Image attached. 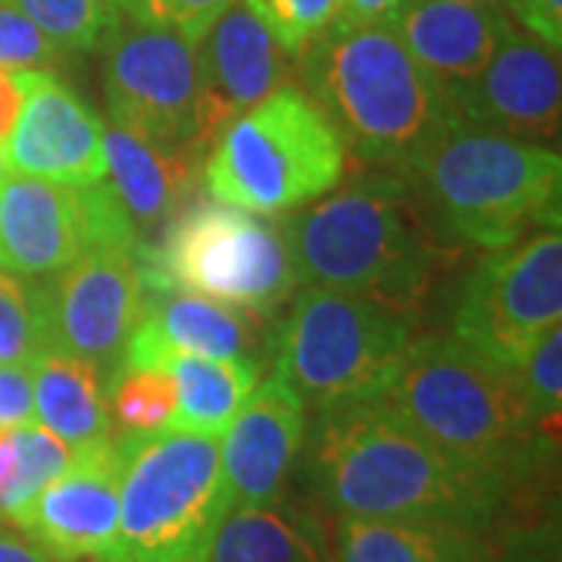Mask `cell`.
Here are the masks:
<instances>
[{
  "label": "cell",
  "mask_w": 562,
  "mask_h": 562,
  "mask_svg": "<svg viewBox=\"0 0 562 562\" xmlns=\"http://www.w3.org/2000/svg\"><path fill=\"white\" fill-rule=\"evenodd\" d=\"M35 422L32 401V372L29 366H3L0 362V431Z\"/></svg>",
  "instance_id": "obj_34"
},
{
  "label": "cell",
  "mask_w": 562,
  "mask_h": 562,
  "mask_svg": "<svg viewBox=\"0 0 562 562\" xmlns=\"http://www.w3.org/2000/svg\"><path fill=\"white\" fill-rule=\"evenodd\" d=\"M397 176L435 232L457 247L491 254L541 228H560L557 147L457 122Z\"/></svg>",
  "instance_id": "obj_5"
},
{
  "label": "cell",
  "mask_w": 562,
  "mask_h": 562,
  "mask_svg": "<svg viewBox=\"0 0 562 562\" xmlns=\"http://www.w3.org/2000/svg\"><path fill=\"white\" fill-rule=\"evenodd\" d=\"M284 232L297 284L360 294L406 319H416L460 257V247L425 220L401 176H372L325 194L284 222Z\"/></svg>",
  "instance_id": "obj_2"
},
{
  "label": "cell",
  "mask_w": 562,
  "mask_h": 562,
  "mask_svg": "<svg viewBox=\"0 0 562 562\" xmlns=\"http://www.w3.org/2000/svg\"><path fill=\"white\" fill-rule=\"evenodd\" d=\"M516 22L503 7L460 0H403L391 29L443 91L479 76Z\"/></svg>",
  "instance_id": "obj_20"
},
{
  "label": "cell",
  "mask_w": 562,
  "mask_h": 562,
  "mask_svg": "<svg viewBox=\"0 0 562 562\" xmlns=\"http://www.w3.org/2000/svg\"><path fill=\"white\" fill-rule=\"evenodd\" d=\"M206 562H331V538L313 509L284 497L228 506Z\"/></svg>",
  "instance_id": "obj_23"
},
{
  "label": "cell",
  "mask_w": 562,
  "mask_h": 562,
  "mask_svg": "<svg viewBox=\"0 0 562 562\" xmlns=\"http://www.w3.org/2000/svg\"><path fill=\"white\" fill-rule=\"evenodd\" d=\"M562 322L560 228L491 250L462 284L453 338L497 369L516 372Z\"/></svg>",
  "instance_id": "obj_11"
},
{
  "label": "cell",
  "mask_w": 562,
  "mask_h": 562,
  "mask_svg": "<svg viewBox=\"0 0 562 562\" xmlns=\"http://www.w3.org/2000/svg\"><path fill=\"white\" fill-rule=\"evenodd\" d=\"M382 401L447 457L503 479L513 501L550 479L560 438L535 425L516 372L475 357L453 335L413 341Z\"/></svg>",
  "instance_id": "obj_3"
},
{
  "label": "cell",
  "mask_w": 562,
  "mask_h": 562,
  "mask_svg": "<svg viewBox=\"0 0 562 562\" xmlns=\"http://www.w3.org/2000/svg\"><path fill=\"white\" fill-rule=\"evenodd\" d=\"M7 172L91 188L106 179L103 122L54 72L32 69L29 91L3 147Z\"/></svg>",
  "instance_id": "obj_16"
},
{
  "label": "cell",
  "mask_w": 562,
  "mask_h": 562,
  "mask_svg": "<svg viewBox=\"0 0 562 562\" xmlns=\"http://www.w3.org/2000/svg\"><path fill=\"white\" fill-rule=\"evenodd\" d=\"M403 0H338V22L347 25H391Z\"/></svg>",
  "instance_id": "obj_37"
},
{
  "label": "cell",
  "mask_w": 562,
  "mask_h": 562,
  "mask_svg": "<svg viewBox=\"0 0 562 562\" xmlns=\"http://www.w3.org/2000/svg\"><path fill=\"white\" fill-rule=\"evenodd\" d=\"M116 562H206L228 513L220 438L172 428L120 438Z\"/></svg>",
  "instance_id": "obj_7"
},
{
  "label": "cell",
  "mask_w": 562,
  "mask_h": 562,
  "mask_svg": "<svg viewBox=\"0 0 562 562\" xmlns=\"http://www.w3.org/2000/svg\"><path fill=\"white\" fill-rule=\"evenodd\" d=\"M29 372L38 425L72 450L113 438L106 375L94 362L47 347L29 362Z\"/></svg>",
  "instance_id": "obj_24"
},
{
  "label": "cell",
  "mask_w": 562,
  "mask_h": 562,
  "mask_svg": "<svg viewBox=\"0 0 562 562\" xmlns=\"http://www.w3.org/2000/svg\"><path fill=\"white\" fill-rule=\"evenodd\" d=\"M166 372L176 382V409L166 428L206 438L225 435L247 394L262 379V366L257 362L201 357H179L166 366Z\"/></svg>",
  "instance_id": "obj_25"
},
{
  "label": "cell",
  "mask_w": 562,
  "mask_h": 562,
  "mask_svg": "<svg viewBox=\"0 0 562 562\" xmlns=\"http://www.w3.org/2000/svg\"><path fill=\"white\" fill-rule=\"evenodd\" d=\"M47 344L54 350L94 362L110 379L144 310L138 247H88L54 279L41 281Z\"/></svg>",
  "instance_id": "obj_12"
},
{
  "label": "cell",
  "mask_w": 562,
  "mask_h": 562,
  "mask_svg": "<svg viewBox=\"0 0 562 562\" xmlns=\"http://www.w3.org/2000/svg\"><path fill=\"white\" fill-rule=\"evenodd\" d=\"M201 69L203 106L213 135L225 122L247 106L260 103L266 94L288 85L291 57L279 41L269 35L241 0H235L203 38L194 44Z\"/></svg>",
  "instance_id": "obj_19"
},
{
  "label": "cell",
  "mask_w": 562,
  "mask_h": 562,
  "mask_svg": "<svg viewBox=\"0 0 562 562\" xmlns=\"http://www.w3.org/2000/svg\"><path fill=\"white\" fill-rule=\"evenodd\" d=\"M32 69H0V140L10 135L16 113H20L25 91H29Z\"/></svg>",
  "instance_id": "obj_36"
},
{
  "label": "cell",
  "mask_w": 562,
  "mask_h": 562,
  "mask_svg": "<svg viewBox=\"0 0 562 562\" xmlns=\"http://www.w3.org/2000/svg\"><path fill=\"white\" fill-rule=\"evenodd\" d=\"M7 176V160H3V147H0V179Z\"/></svg>",
  "instance_id": "obj_39"
},
{
  "label": "cell",
  "mask_w": 562,
  "mask_h": 562,
  "mask_svg": "<svg viewBox=\"0 0 562 562\" xmlns=\"http://www.w3.org/2000/svg\"><path fill=\"white\" fill-rule=\"evenodd\" d=\"M306 435V403L281 372L262 379L220 443L228 506H257L284 497Z\"/></svg>",
  "instance_id": "obj_17"
},
{
  "label": "cell",
  "mask_w": 562,
  "mask_h": 562,
  "mask_svg": "<svg viewBox=\"0 0 562 562\" xmlns=\"http://www.w3.org/2000/svg\"><path fill=\"white\" fill-rule=\"evenodd\" d=\"M72 54H66L41 29L22 16L16 7L0 0V69H60Z\"/></svg>",
  "instance_id": "obj_32"
},
{
  "label": "cell",
  "mask_w": 562,
  "mask_h": 562,
  "mask_svg": "<svg viewBox=\"0 0 562 562\" xmlns=\"http://www.w3.org/2000/svg\"><path fill=\"white\" fill-rule=\"evenodd\" d=\"M276 335L279 325H272L269 313L260 310L184 291H154L144 297V310L128 335L120 372L166 369L179 357L247 360L266 369V360L276 353Z\"/></svg>",
  "instance_id": "obj_14"
},
{
  "label": "cell",
  "mask_w": 562,
  "mask_h": 562,
  "mask_svg": "<svg viewBox=\"0 0 562 562\" xmlns=\"http://www.w3.org/2000/svg\"><path fill=\"white\" fill-rule=\"evenodd\" d=\"M66 54H91L120 22L110 0H7Z\"/></svg>",
  "instance_id": "obj_27"
},
{
  "label": "cell",
  "mask_w": 562,
  "mask_h": 562,
  "mask_svg": "<svg viewBox=\"0 0 562 562\" xmlns=\"http://www.w3.org/2000/svg\"><path fill=\"white\" fill-rule=\"evenodd\" d=\"M506 13L547 47H562V0H506Z\"/></svg>",
  "instance_id": "obj_35"
},
{
  "label": "cell",
  "mask_w": 562,
  "mask_h": 562,
  "mask_svg": "<svg viewBox=\"0 0 562 562\" xmlns=\"http://www.w3.org/2000/svg\"><path fill=\"white\" fill-rule=\"evenodd\" d=\"M72 447L38 422L0 431V519H13L25 503L66 472Z\"/></svg>",
  "instance_id": "obj_26"
},
{
  "label": "cell",
  "mask_w": 562,
  "mask_h": 562,
  "mask_svg": "<svg viewBox=\"0 0 562 562\" xmlns=\"http://www.w3.org/2000/svg\"><path fill=\"white\" fill-rule=\"evenodd\" d=\"M106 394L110 416H116L125 435L160 431L176 409V382L166 369L116 372L113 382L106 384Z\"/></svg>",
  "instance_id": "obj_29"
},
{
  "label": "cell",
  "mask_w": 562,
  "mask_h": 562,
  "mask_svg": "<svg viewBox=\"0 0 562 562\" xmlns=\"http://www.w3.org/2000/svg\"><path fill=\"white\" fill-rule=\"evenodd\" d=\"M88 250L81 188L29 176L0 179V269L13 276H54Z\"/></svg>",
  "instance_id": "obj_18"
},
{
  "label": "cell",
  "mask_w": 562,
  "mask_h": 562,
  "mask_svg": "<svg viewBox=\"0 0 562 562\" xmlns=\"http://www.w3.org/2000/svg\"><path fill=\"white\" fill-rule=\"evenodd\" d=\"M516 379L522 387L525 406L531 413L535 425L560 438V416H562V328L547 331L535 350L525 357V362L516 369Z\"/></svg>",
  "instance_id": "obj_30"
},
{
  "label": "cell",
  "mask_w": 562,
  "mask_h": 562,
  "mask_svg": "<svg viewBox=\"0 0 562 562\" xmlns=\"http://www.w3.org/2000/svg\"><path fill=\"white\" fill-rule=\"evenodd\" d=\"M472 128L557 147L562 120L560 50L513 25L479 76L447 91Z\"/></svg>",
  "instance_id": "obj_15"
},
{
  "label": "cell",
  "mask_w": 562,
  "mask_h": 562,
  "mask_svg": "<svg viewBox=\"0 0 562 562\" xmlns=\"http://www.w3.org/2000/svg\"><path fill=\"white\" fill-rule=\"evenodd\" d=\"M98 50L113 125L166 154L203 162L216 135L206 122L194 44L179 32L120 16Z\"/></svg>",
  "instance_id": "obj_10"
},
{
  "label": "cell",
  "mask_w": 562,
  "mask_h": 562,
  "mask_svg": "<svg viewBox=\"0 0 562 562\" xmlns=\"http://www.w3.org/2000/svg\"><path fill=\"white\" fill-rule=\"evenodd\" d=\"M460 3H484V7H503L506 10V0H460Z\"/></svg>",
  "instance_id": "obj_38"
},
{
  "label": "cell",
  "mask_w": 562,
  "mask_h": 562,
  "mask_svg": "<svg viewBox=\"0 0 562 562\" xmlns=\"http://www.w3.org/2000/svg\"><path fill=\"white\" fill-rule=\"evenodd\" d=\"M103 160L106 181L138 232L172 220L201 179L198 160L166 154L113 122L103 125Z\"/></svg>",
  "instance_id": "obj_22"
},
{
  "label": "cell",
  "mask_w": 562,
  "mask_h": 562,
  "mask_svg": "<svg viewBox=\"0 0 562 562\" xmlns=\"http://www.w3.org/2000/svg\"><path fill=\"white\" fill-rule=\"evenodd\" d=\"M331 562H501L494 535L413 519H335Z\"/></svg>",
  "instance_id": "obj_21"
},
{
  "label": "cell",
  "mask_w": 562,
  "mask_h": 562,
  "mask_svg": "<svg viewBox=\"0 0 562 562\" xmlns=\"http://www.w3.org/2000/svg\"><path fill=\"white\" fill-rule=\"evenodd\" d=\"M306 497L335 519H413L497 535L513 487L447 457L384 401L316 409L301 447Z\"/></svg>",
  "instance_id": "obj_1"
},
{
  "label": "cell",
  "mask_w": 562,
  "mask_h": 562,
  "mask_svg": "<svg viewBox=\"0 0 562 562\" xmlns=\"http://www.w3.org/2000/svg\"><path fill=\"white\" fill-rule=\"evenodd\" d=\"M303 91L360 160L403 172L460 116L391 25L335 22L301 57Z\"/></svg>",
  "instance_id": "obj_4"
},
{
  "label": "cell",
  "mask_w": 562,
  "mask_h": 562,
  "mask_svg": "<svg viewBox=\"0 0 562 562\" xmlns=\"http://www.w3.org/2000/svg\"><path fill=\"white\" fill-rule=\"evenodd\" d=\"M347 147L313 98L281 85L235 113L203 157V184L216 203L281 216L331 194L344 179Z\"/></svg>",
  "instance_id": "obj_6"
},
{
  "label": "cell",
  "mask_w": 562,
  "mask_h": 562,
  "mask_svg": "<svg viewBox=\"0 0 562 562\" xmlns=\"http://www.w3.org/2000/svg\"><path fill=\"white\" fill-rule=\"evenodd\" d=\"M47 347L41 281H25L0 269V362L29 366Z\"/></svg>",
  "instance_id": "obj_28"
},
{
  "label": "cell",
  "mask_w": 562,
  "mask_h": 562,
  "mask_svg": "<svg viewBox=\"0 0 562 562\" xmlns=\"http://www.w3.org/2000/svg\"><path fill=\"white\" fill-rule=\"evenodd\" d=\"M232 3L235 0H128L122 10H125V20L169 29L191 44H198L203 32L220 20Z\"/></svg>",
  "instance_id": "obj_33"
},
{
  "label": "cell",
  "mask_w": 562,
  "mask_h": 562,
  "mask_svg": "<svg viewBox=\"0 0 562 562\" xmlns=\"http://www.w3.org/2000/svg\"><path fill=\"white\" fill-rule=\"evenodd\" d=\"M413 319L382 303L303 288L276 335V372L313 409L382 401L413 347Z\"/></svg>",
  "instance_id": "obj_9"
},
{
  "label": "cell",
  "mask_w": 562,
  "mask_h": 562,
  "mask_svg": "<svg viewBox=\"0 0 562 562\" xmlns=\"http://www.w3.org/2000/svg\"><path fill=\"white\" fill-rule=\"evenodd\" d=\"M120 441L72 450L66 472L25 503L10 525L54 562H116Z\"/></svg>",
  "instance_id": "obj_13"
},
{
  "label": "cell",
  "mask_w": 562,
  "mask_h": 562,
  "mask_svg": "<svg viewBox=\"0 0 562 562\" xmlns=\"http://www.w3.org/2000/svg\"><path fill=\"white\" fill-rule=\"evenodd\" d=\"M291 57L338 22V0H241Z\"/></svg>",
  "instance_id": "obj_31"
},
{
  "label": "cell",
  "mask_w": 562,
  "mask_h": 562,
  "mask_svg": "<svg viewBox=\"0 0 562 562\" xmlns=\"http://www.w3.org/2000/svg\"><path fill=\"white\" fill-rule=\"evenodd\" d=\"M138 269L147 294L184 291L260 313H276L297 288L284 222L216 201L181 206L160 241H140Z\"/></svg>",
  "instance_id": "obj_8"
},
{
  "label": "cell",
  "mask_w": 562,
  "mask_h": 562,
  "mask_svg": "<svg viewBox=\"0 0 562 562\" xmlns=\"http://www.w3.org/2000/svg\"><path fill=\"white\" fill-rule=\"evenodd\" d=\"M110 3H113V7H116V10H122V7H125V3H128V0H110Z\"/></svg>",
  "instance_id": "obj_40"
}]
</instances>
